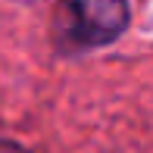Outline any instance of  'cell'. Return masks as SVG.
Returning a JSON list of instances; mask_svg holds the SVG:
<instances>
[{"instance_id": "cell-2", "label": "cell", "mask_w": 153, "mask_h": 153, "mask_svg": "<svg viewBox=\"0 0 153 153\" xmlns=\"http://www.w3.org/2000/svg\"><path fill=\"white\" fill-rule=\"evenodd\" d=\"M0 153H28V150L19 147V144H13V141H0Z\"/></svg>"}, {"instance_id": "cell-1", "label": "cell", "mask_w": 153, "mask_h": 153, "mask_svg": "<svg viewBox=\"0 0 153 153\" xmlns=\"http://www.w3.org/2000/svg\"><path fill=\"white\" fill-rule=\"evenodd\" d=\"M128 0H59L56 31L75 50L106 47L128 28Z\"/></svg>"}]
</instances>
